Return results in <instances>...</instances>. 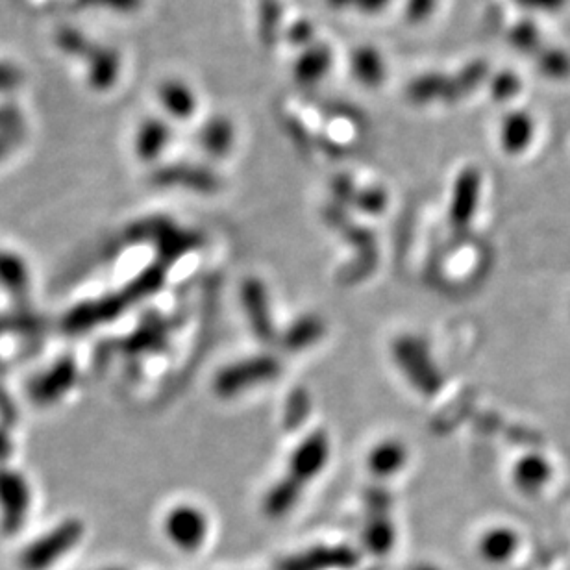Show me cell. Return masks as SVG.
I'll use <instances>...</instances> for the list:
<instances>
[{
	"mask_svg": "<svg viewBox=\"0 0 570 570\" xmlns=\"http://www.w3.org/2000/svg\"><path fill=\"white\" fill-rule=\"evenodd\" d=\"M80 537V524L67 522L58 530L43 537L36 545L30 546L23 556V567L26 570H47L50 565L75 545Z\"/></svg>",
	"mask_w": 570,
	"mask_h": 570,
	"instance_id": "6da1fadb",
	"label": "cell"
},
{
	"mask_svg": "<svg viewBox=\"0 0 570 570\" xmlns=\"http://www.w3.org/2000/svg\"><path fill=\"white\" fill-rule=\"evenodd\" d=\"M165 526H167V533H169L174 545H178L184 550L199 548L204 537H206V532H208L206 519L202 517V513L197 509L186 508V506L174 509Z\"/></svg>",
	"mask_w": 570,
	"mask_h": 570,
	"instance_id": "7a4b0ae2",
	"label": "cell"
},
{
	"mask_svg": "<svg viewBox=\"0 0 570 570\" xmlns=\"http://www.w3.org/2000/svg\"><path fill=\"white\" fill-rule=\"evenodd\" d=\"M408 97L415 104H426L432 100H456L454 82L447 76L430 73L415 78L408 86Z\"/></svg>",
	"mask_w": 570,
	"mask_h": 570,
	"instance_id": "3957f363",
	"label": "cell"
},
{
	"mask_svg": "<svg viewBox=\"0 0 570 570\" xmlns=\"http://www.w3.org/2000/svg\"><path fill=\"white\" fill-rule=\"evenodd\" d=\"M330 65H332V52L330 49H326L324 45H317V47L306 50L298 58L295 69H293V75H295L298 84L313 86L328 73Z\"/></svg>",
	"mask_w": 570,
	"mask_h": 570,
	"instance_id": "277c9868",
	"label": "cell"
},
{
	"mask_svg": "<svg viewBox=\"0 0 570 570\" xmlns=\"http://www.w3.org/2000/svg\"><path fill=\"white\" fill-rule=\"evenodd\" d=\"M480 191V176L476 171H465L461 173L454 191V202H452V219L454 223L465 224L471 221L472 213L476 208V199Z\"/></svg>",
	"mask_w": 570,
	"mask_h": 570,
	"instance_id": "5b68a950",
	"label": "cell"
},
{
	"mask_svg": "<svg viewBox=\"0 0 570 570\" xmlns=\"http://www.w3.org/2000/svg\"><path fill=\"white\" fill-rule=\"evenodd\" d=\"M352 73L363 86H382L385 78V65L380 52L371 47H361L352 54Z\"/></svg>",
	"mask_w": 570,
	"mask_h": 570,
	"instance_id": "8992f818",
	"label": "cell"
},
{
	"mask_svg": "<svg viewBox=\"0 0 570 570\" xmlns=\"http://www.w3.org/2000/svg\"><path fill=\"white\" fill-rule=\"evenodd\" d=\"M160 100H162L165 112L171 113L178 119L191 117L197 108V100H195L193 91L184 82H178V80H169L160 87Z\"/></svg>",
	"mask_w": 570,
	"mask_h": 570,
	"instance_id": "52a82bcc",
	"label": "cell"
},
{
	"mask_svg": "<svg viewBox=\"0 0 570 570\" xmlns=\"http://www.w3.org/2000/svg\"><path fill=\"white\" fill-rule=\"evenodd\" d=\"M89 82L97 89L113 86L119 75V58L110 49L89 50Z\"/></svg>",
	"mask_w": 570,
	"mask_h": 570,
	"instance_id": "ba28073f",
	"label": "cell"
},
{
	"mask_svg": "<svg viewBox=\"0 0 570 570\" xmlns=\"http://www.w3.org/2000/svg\"><path fill=\"white\" fill-rule=\"evenodd\" d=\"M169 141V128L160 119H147L137 132L136 150L143 160L156 158Z\"/></svg>",
	"mask_w": 570,
	"mask_h": 570,
	"instance_id": "9c48e42d",
	"label": "cell"
},
{
	"mask_svg": "<svg viewBox=\"0 0 570 570\" xmlns=\"http://www.w3.org/2000/svg\"><path fill=\"white\" fill-rule=\"evenodd\" d=\"M200 143L213 156H224L234 145V126L224 117H213L202 130Z\"/></svg>",
	"mask_w": 570,
	"mask_h": 570,
	"instance_id": "30bf717a",
	"label": "cell"
},
{
	"mask_svg": "<svg viewBox=\"0 0 570 570\" xmlns=\"http://www.w3.org/2000/svg\"><path fill=\"white\" fill-rule=\"evenodd\" d=\"M532 119L526 113H511L502 124V145L504 149L515 154L526 149L532 141Z\"/></svg>",
	"mask_w": 570,
	"mask_h": 570,
	"instance_id": "8fae6325",
	"label": "cell"
},
{
	"mask_svg": "<svg viewBox=\"0 0 570 570\" xmlns=\"http://www.w3.org/2000/svg\"><path fill=\"white\" fill-rule=\"evenodd\" d=\"M326 459V443L323 437H313L302 448H298L297 456L293 458V469L298 478H308L321 471Z\"/></svg>",
	"mask_w": 570,
	"mask_h": 570,
	"instance_id": "7c38bea8",
	"label": "cell"
},
{
	"mask_svg": "<svg viewBox=\"0 0 570 570\" xmlns=\"http://www.w3.org/2000/svg\"><path fill=\"white\" fill-rule=\"evenodd\" d=\"M162 184H184V186L195 187V189H211L215 186V176L206 171H202L200 167H169L163 169L158 174Z\"/></svg>",
	"mask_w": 570,
	"mask_h": 570,
	"instance_id": "4fadbf2b",
	"label": "cell"
},
{
	"mask_svg": "<svg viewBox=\"0 0 570 570\" xmlns=\"http://www.w3.org/2000/svg\"><path fill=\"white\" fill-rule=\"evenodd\" d=\"M282 19V8L278 0H261L260 38L265 45H273Z\"/></svg>",
	"mask_w": 570,
	"mask_h": 570,
	"instance_id": "5bb4252c",
	"label": "cell"
},
{
	"mask_svg": "<svg viewBox=\"0 0 570 570\" xmlns=\"http://www.w3.org/2000/svg\"><path fill=\"white\" fill-rule=\"evenodd\" d=\"M548 474H550V469H548V465H546L543 459L528 458L519 463L517 472H515V478H517V482L522 487L532 489V487H539V485L545 484L546 480H548Z\"/></svg>",
	"mask_w": 570,
	"mask_h": 570,
	"instance_id": "9a60e30c",
	"label": "cell"
},
{
	"mask_svg": "<svg viewBox=\"0 0 570 570\" xmlns=\"http://www.w3.org/2000/svg\"><path fill=\"white\" fill-rule=\"evenodd\" d=\"M404 459L402 448L395 443H385L382 447L376 448L371 456V469L378 474H391L397 471Z\"/></svg>",
	"mask_w": 570,
	"mask_h": 570,
	"instance_id": "2e32d148",
	"label": "cell"
},
{
	"mask_svg": "<svg viewBox=\"0 0 570 570\" xmlns=\"http://www.w3.org/2000/svg\"><path fill=\"white\" fill-rule=\"evenodd\" d=\"M485 75H487V65L485 63H471L469 67H465L456 78H452L456 99L471 93L474 87L480 86L484 82Z\"/></svg>",
	"mask_w": 570,
	"mask_h": 570,
	"instance_id": "e0dca14e",
	"label": "cell"
},
{
	"mask_svg": "<svg viewBox=\"0 0 570 570\" xmlns=\"http://www.w3.org/2000/svg\"><path fill=\"white\" fill-rule=\"evenodd\" d=\"M541 69L545 75L563 78L570 75V58L559 50H550L541 58Z\"/></svg>",
	"mask_w": 570,
	"mask_h": 570,
	"instance_id": "ac0fdd59",
	"label": "cell"
},
{
	"mask_svg": "<svg viewBox=\"0 0 570 570\" xmlns=\"http://www.w3.org/2000/svg\"><path fill=\"white\" fill-rule=\"evenodd\" d=\"M437 6V0H408L406 17L409 23H422L428 19Z\"/></svg>",
	"mask_w": 570,
	"mask_h": 570,
	"instance_id": "d6986e66",
	"label": "cell"
},
{
	"mask_svg": "<svg viewBox=\"0 0 570 570\" xmlns=\"http://www.w3.org/2000/svg\"><path fill=\"white\" fill-rule=\"evenodd\" d=\"M519 89V80L511 73H504V75L496 76L491 91L493 97L498 100H506L515 95V91Z\"/></svg>",
	"mask_w": 570,
	"mask_h": 570,
	"instance_id": "ffe728a7",
	"label": "cell"
},
{
	"mask_svg": "<svg viewBox=\"0 0 570 570\" xmlns=\"http://www.w3.org/2000/svg\"><path fill=\"white\" fill-rule=\"evenodd\" d=\"M511 41L515 43V47L522 50L532 49L535 45H539V32L532 25L517 26L511 34Z\"/></svg>",
	"mask_w": 570,
	"mask_h": 570,
	"instance_id": "44dd1931",
	"label": "cell"
},
{
	"mask_svg": "<svg viewBox=\"0 0 570 570\" xmlns=\"http://www.w3.org/2000/svg\"><path fill=\"white\" fill-rule=\"evenodd\" d=\"M84 4H102L104 8H112L115 12H134L139 8L141 0H82Z\"/></svg>",
	"mask_w": 570,
	"mask_h": 570,
	"instance_id": "7402d4cb",
	"label": "cell"
},
{
	"mask_svg": "<svg viewBox=\"0 0 570 570\" xmlns=\"http://www.w3.org/2000/svg\"><path fill=\"white\" fill-rule=\"evenodd\" d=\"M289 38L293 43H297V45H306V43H310L311 38H313V26L310 23H306V21H300L297 25L291 28V32H289Z\"/></svg>",
	"mask_w": 570,
	"mask_h": 570,
	"instance_id": "603a6c76",
	"label": "cell"
},
{
	"mask_svg": "<svg viewBox=\"0 0 570 570\" xmlns=\"http://www.w3.org/2000/svg\"><path fill=\"white\" fill-rule=\"evenodd\" d=\"M519 4H522L524 8H530V10H543V12H554V10H559L565 0H517Z\"/></svg>",
	"mask_w": 570,
	"mask_h": 570,
	"instance_id": "cb8c5ba5",
	"label": "cell"
},
{
	"mask_svg": "<svg viewBox=\"0 0 570 570\" xmlns=\"http://www.w3.org/2000/svg\"><path fill=\"white\" fill-rule=\"evenodd\" d=\"M19 80H21V75L15 67L0 63V89H12L19 84Z\"/></svg>",
	"mask_w": 570,
	"mask_h": 570,
	"instance_id": "d4e9b609",
	"label": "cell"
},
{
	"mask_svg": "<svg viewBox=\"0 0 570 570\" xmlns=\"http://www.w3.org/2000/svg\"><path fill=\"white\" fill-rule=\"evenodd\" d=\"M391 0H358L356 10L363 13H380L389 6Z\"/></svg>",
	"mask_w": 570,
	"mask_h": 570,
	"instance_id": "484cf974",
	"label": "cell"
},
{
	"mask_svg": "<svg viewBox=\"0 0 570 570\" xmlns=\"http://www.w3.org/2000/svg\"><path fill=\"white\" fill-rule=\"evenodd\" d=\"M328 4L335 10H345V8H356L358 0H328Z\"/></svg>",
	"mask_w": 570,
	"mask_h": 570,
	"instance_id": "4316f807",
	"label": "cell"
},
{
	"mask_svg": "<svg viewBox=\"0 0 570 570\" xmlns=\"http://www.w3.org/2000/svg\"><path fill=\"white\" fill-rule=\"evenodd\" d=\"M0 152H2V143H0Z\"/></svg>",
	"mask_w": 570,
	"mask_h": 570,
	"instance_id": "83f0119b",
	"label": "cell"
}]
</instances>
